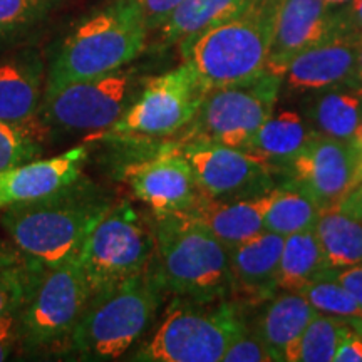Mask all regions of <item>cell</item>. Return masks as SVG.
Returning <instances> with one entry per match:
<instances>
[{"label":"cell","instance_id":"obj_18","mask_svg":"<svg viewBox=\"0 0 362 362\" xmlns=\"http://www.w3.org/2000/svg\"><path fill=\"white\" fill-rule=\"evenodd\" d=\"M86 158L88 149L78 146L49 160H33L0 171V208L39 200L76 183Z\"/></svg>","mask_w":362,"mask_h":362},{"label":"cell","instance_id":"obj_4","mask_svg":"<svg viewBox=\"0 0 362 362\" xmlns=\"http://www.w3.org/2000/svg\"><path fill=\"white\" fill-rule=\"evenodd\" d=\"M151 269L90 297L71 336L72 351L84 361H116L146 332L163 298Z\"/></svg>","mask_w":362,"mask_h":362},{"label":"cell","instance_id":"obj_9","mask_svg":"<svg viewBox=\"0 0 362 362\" xmlns=\"http://www.w3.org/2000/svg\"><path fill=\"white\" fill-rule=\"evenodd\" d=\"M282 78L269 71L259 78L208 90L180 143L200 141L242 149L274 115Z\"/></svg>","mask_w":362,"mask_h":362},{"label":"cell","instance_id":"obj_40","mask_svg":"<svg viewBox=\"0 0 362 362\" xmlns=\"http://www.w3.org/2000/svg\"><path fill=\"white\" fill-rule=\"evenodd\" d=\"M351 86L362 93V35H361V39H359V45H357L356 71H354V76H352Z\"/></svg>","mask_w":362,"mask_h":362},{"label":"cell","instance_id":"obj_11","mask_svg":"<svg viewBox=\"0 0 362 362\" xmlns=\"http://www.w3.org/2000/svg\"><path fill=\"white\" fill-rule=\"evenodd\" d=\"M131 81L124 69L76 81L44 94L40 112L49 124L64 131H106L128 110Z\"/></svg>","mask_w":362,"mask_h":362},{"label":"cell","instance_id":"obj_28","mask_svg":"<svg viewBox=\"0 0 362 362\" xmlns=\"http://www.w3.org/2000/svg\"><path fill=\"white\" fill-rule=\"evenodd\" d=\"M39 267L29 264L16 250L0 253V339H13V329L25 302L27 291Z\"/></svg>","mask_w":362,"mask_h":362},{"label":"cell","instance_id":"obj_23","mask_svg":"<svg viewBox=\"0 0 362 362\" xmlns=\"http://www.w3.org/2000/svg\"><path fill=\"white\" fill-rule=\"evenodd\" d=\"M362 115V93L349 84L317 90L307 110V126L317 134L354 141Z\"/></svg>","mask_w":362,"mask_h":362},{"label":"cell","instance_id":"obj_22","mask_svg":"<svg viewBox=\"0 0 362 362\" xmlns=\"http://www.w3.org/2000/svg\"><path fill=\"white\" fill-rule=\"evenodd\" d=\"M253 8L248 0H183L160 29L161 47H185L211 27Z\"/></svg>","mask_w":362,"mask_h":362},{"label":"cell","instance_id":"obj_6","mask_svg":"<svg viewBox=\"0 0 362 362\" xmlns=\"http://www.w3.org/2000/svg\"><path fill=\"white\" fill-rule=\"evenodd\" d=\"M275 7H253L180 47L183 61L194 67L208 90L245 83L267 72Z\"/></svg>","mask_w":362,"mask_h":362},{"label":"cell","instance_id":"obj_25","mask_svg":"<svg viewBox=\"0 0 362 362\" xmlns=\"http://www.w3.org/2000/svg\"><path fill=\"white\" fill-rule=\"evenodd\" d=\"M312 129L296 111L272 115L242 149L264 158L272 166H284L305 146Z\"/></svg>","mask_w":362,"mask_h":362},{"label":"cell","instance_id":"obj_8","mask_svg":"<svg viewBox=\"0 0 362 362\" xmlns=\"http://www.w3.org/2000/svg\"><path fill=\"white\" fill-rule=\"evenodd\" d=\"M208 89L188 61L144 81L139 96L106 134L116 141H144L171 136L192 123Z\"/></svg>","mask_w":362,"mask_h":362},{"label":"cell","instance_id":"obj_2","mask_svg":"<svg viewBox=\"0 0 362 362\" xmlns=\"http://www.w3.org/2000/svg\"><path fill=\"white\" fill-rule=\"evenodd\" d=\"M156 252L151 269L165 292L211 302L232 298L230 250L205 225L185 214H153Z\"/></svg>","mask_w":362,"mask_h":362},{"label":"cell","instance_id":"obj_10","mask_svg":"<svg viewBox=\"0 0 362 362\" xmlns=\"http://www.w3.org/2000/svg\"><path fill=\"white\" fill-rule=\"evenodd\" d=\"M90 300V291L79 259L37 272L21 309V336L30 349L54 347L71 341Z\"/></svg>","mask_w":362,"mask_h":362},{"label":"cell","instance_id":"obj_33","mask_svg":"<svg viewBox=\"0 0 362 362\" xmlns=\"http://www.w3.org/2000/svg\"><path fill=\"white\" fill-rule=\"evenodd\" d=\"M223 362H272V357L267 351L260 334H250V329L245 334L235 339L223 354Z\"/></svg>","mask_w":362,"mask_h":362},{"label":"cell","instance_id":"obj_14","mask_svg":"<svg viewBox=\"0 0 362 362\" xmlns=\"http://www.w3.org/2000/svg\"><path fill=\"white\" fill-rule=\"evenodd\" d=\"M124 180L153 214H187L202 194L192 165L178 146L126 166Z\"/></svg>","mask_w":362,"mask_h":362},{"label":"cell","instance_id":"obj_1","mask_svg":"<svg viewBox=\"0 0 362 362\" xmlns=\"http://www.w3.org/2000/svg\"><path fill=\"white\" fill-rule=\"evenodd\" d=\"M111 208L106 197L76 181L49 197L4 208L0 221L22 259L39 269H52L78 259Z\"/></svg>","mask_w":362,"mask_h":362},{"label":"cell","instance_id":"obj_20","mask_svg":"<svg viewBox=\"0 0 362 362\" xmlns=\"http://www.w3.org/2000/svg\"><path fill=\"white\" fill-rule=\"evenodd\" d=\"M42 106V62L24 52L0 64V121L25 129Z\"/></svg>","mask_w":362,"mask_h":362},{"label":"cell","instance_id":"obj_26","mask_svg":"<svg viewBox=\"0 0 362 362\" xmlns=\"http://www.w3.org/2000/svg\"><path fill=\"white\" fill-rule=\"evenodd\" d=\"M314 233L332 270L362 264V220L329 208L320 214Z\"/></svg>","mask_w":362,"mask_h":362},{"label":"cell","instance_id":"obj_15","mask_svg":"<svg viewBox=\"0 0 362 362\" xmlns=\"http://www.w3.org/2000/svg\"><path fill=\"white\" fill-rule=\"evenodd\" d=\"M336 8L325 0H279L272 24L267 71L284 78L292 59L339 33Z\"/></svg>","mask_w":362,"mask_h":362},{"label":"cell","instance_id":"obj_3","mask_svg":"<svg viewBox=\"0 0 362 362\" xmlns=\"http://www.w3.org/2000/svg\"><path fill=\"white\" fill-rule=\"evenodd\" d=\"M148 27L134 0H112L74 27L54 57L45 93L123 69L146 45Z\"/></svg>","mask_w":362,"mask_h":362},{"label":"cell","instance_id":"obj_37","mask_svg":"<svg viewBox=\"0 0 362 362\" xmlns=\"http://www.w3.org/2000/svg\"><path fill=\"white\" fill-rule=\"evenodd\" d=\"M332 277L336 279L337 282L356 298L357 304L362 307V264L337 270Z\"/></svg>","mask_w":362,"mask_h":362},{"label":"cell","instance_id":"obj_46","mask_svg":"<svg viewBox=\"0 0 362 362\" xmlns=\"http://www.w3.org/2000/svg\"><path fill=\"white\" fill-rule=\"evenodd\" d=\"M6 248H7V247H6V245H4V242H2V238H0V253H2V252H4V250H6Z\"/></svg>","mask_w":362,"mask_h":362},{"label":"cell","instance_id":"obj_43","mask_svg":"<svg viewBox=\"0 0 362 362\" xmlns=\"http://www.w3.org/2000/svg\"><path fill=\"white\" fill-rule=\"evenodd\" d=\"M253 7H264V6H270L269 0H248Z\"/></svg>","mask_w":362,"mask_h":362},{"label":"cell","instance_id":"obj_41","mask_svg":"<svg viewBox=\"0 0 362 362\" xmlns=\"http://www.w3.org/2000/svg\"><path fill=\"white\" fill-rule=\"evenodd\" d=\"M12 339H0V361H6L11 354Z\"/></svg>","mask_w":362,"mask_h":362},{"label":"cell","instance_id":"obj_13","mask_svg":"<svg viewBox=\"0 0 362 362\" xmlns=\"http://www.w3.org/2000/svg\"><path fill=\"white\" fill-rule=\"evenodd\" d=\"M356 165L352 141L327 138L312 131L305 146L285 165L288 183L309 194L320 210L336 208L351 192Z\"/></svg>","mask_w":362,"mask_h":362},{"label":"cell","instance_id":"obj_35","mask_svg":"<svg viewBox=\"0 0 362 362\" xmlns=\"http://www.w3.org/2000/svg\"><path fill=\"white\" fill-rule=\"evenodd\" d=\"M334 362H362V334L351 324L342 330Z\"/></svg>","mask_w":362,"mask_h":362},{"label":"cell","instance_id":"obj_47","mask_svg":"<svg viewBox=\"0 0 362 362\" xmlns=\"http://www.w3.org/2000/svg\"><path fill=\"white\" fill-rule=\"evenodd\" d=\"M269 4H270V6H277L279 0H269Z\"/></svg>","mask_w":362,"mask_h":362},{"label":"cell","instance_id":"obj_24","mask_svg":"<svg viewBox=\"0 0 362 362\" xmlns=\"http://www.w3.org/2000/svg\"><path fill=\"white\" fill-rule=\"evenodd\" d=\"M336 272L325 260L314 230L285 237L277 274L280 292H300L307 285L330 277Z\"/></svg>","mask_w":362,"mask_h":362},{"label":"cell","instance_id":"obj_5","mask_svg":"<svg viewBox=\"0 0 362 362\" xmlns=\"http://www.w3.org/2000/svg\"><path fill=\"white\" fill-rule=\"evenodd\" d=\"M233 298L202 302L176 297L156 332L136 351L143 362H220L248 325Z\"/></svg>","mask_w":362,"mask_h":362},{"label":"cell","instance_id":"obj_16","mask_svg":"<svg viewBox=\"0 0 362 362\" xmlns=\"http://www.w3.org/2000/svg\"><path fill=\"white\" fill-rule=\"evenodd\" d=\"M359 39L361 35L339 30L293 57L282 79L296 93H317L336 86H351Z\"/></svg>","mask_w":362,"mask_h":362},{"label":"cell","instance_id":"obj_30","mask_svg":"<svg viewBox=\"0 0 362 362\" xmlns=\"http://www.w3.org/2000/svg\"><path fill=\"white\" fill-rule=\"evenodd\" d=\"M300 293L319 314L337 317L347 322L362 319V307L332 275L307 285Z\"/></svg>","mask_w":362,"mask_h":362},{"label":"cell","instance_id":"obj_19","mask_svg":"<svg viewBox=\"0 0 362 362\" xmlns=\"http://www.w3.org/2000/svg\"><path fill=\"white\" fill-rule=\"evenodd\" d=\"M270 202L272 192L248 200H215L202 193L185 215L205 225L230 248L264 232V216Z\"/></svg>","mask_w":362,"mask_h":362},{"label":"cell","instance_id":"obj_34","mask_svg":"<svg viewBox=\"0 0 362 362\" xmlns=\"http://www.w3.org/2000/svg\"><path fill=\"white\" fill-rule=\"evenodd\" d=\"M134 2L141 8L144 24L149 33L160 29L183 0H134Z\"/></svg>","mask_w":362,"mask_h":362},{"label":"cell","instance_id":"obj_39","mask_svg":"<svg viewBox=\"0 0 362 362\" xmlns=\"http://www.w3.org/2000/svg\"><path fill=\"white\" fill-rule=\"evenodd\" d=\"M356 148V165H354V173H352L351 180V189H354L357 185L362 183V141L352 143Z\"/></svg>","mask_w":362,"mask_h":362},{"label":"cell","instance_id":"obj_42","mask_svg":"<svg viewBox=\"0 0 362 362\" xmlns=\"http://www.w3.org/2000/svg\"><path fill=\"white\" fill-rule=\"evenodd\" d=\"M349 2H351V0H325V4H327L330 8L342 7V6H346V4H349Z\"/></svg>","mask_w":362,"mask_h":362},{"label":"cell","instance_id":"obj_31","mask_svg":"<svg viewBox=\"0 0 362 362\" xmlns=\"http://www.w3.org/2000/svg\"><path fill=\"white\" fill-rule=\"evenodd\" d=\"M52 2L54 0H0V40L37 24Z\"/></svg>","mask_w":362,"mask_h":362},{"label":"cell","instance_id":"obj_45","mask_svg":"<svg viewBox=\"0 0 362 362\" xmlns=\"http://www.w3.org/2000/svg\"><path fill=\"white\" fill-rule=\"evenodd\" d=\"M349 324L357 330V332L362 334V319L361 320H354V322H349Z\"/></svg>","mask_w":362,"mask_h":362},{"label":"cell","instance_id":"obj_17","mask_svg":"<svg viewBox=\"0 0 362 362\" xmlns=\"http://www.w3.org/2000/svg\"><path fill=\"white\" fill-rule=\"evenodd\" d=\"M284 243L282 235L264 230L228 248L233 300L257 304L275 296L279 291L277 274Z\"/></svg>","mask_w":362,"mask_h":362},{"label":"cell","instance_id":"obj_7","mask_svg":"<svg viewBox=\"0 0 362 362\" xmlns=\"http://www.w3.org/2000/svg\"><path fill=\"white\" fill-rule=\"evenodd\" d=\"M155 252V233L149 218H143L126 202L112 206L90 232L78 257L90 297L146 274Z\"/></svg>","mask_w":362,"mask_h":362},{"label":"cell","instance_id":"obj_12","mask_svg":"<svg viewBox=\"0 0 362 362\" xmlns=\"http://www.w3.org/2000/svg\"><path fill=\"white\" fill-rule=\"evenodd\" d=\"M192 165L198 188L215 200H248L274 189V168L264 158L214 143L178 144Z\"/></svg>","mask_w":362,"mask_h":362},{"label":"cell","instance_id":"obj_38","mask_svg":"<svg viewBox=\"0 0 362 362\" xmlns=\"http://www.w3.org/2000/svg\"><path fill=\"white\" fill-rule=\"evenodd\" d=\"M336 208L339 211H342V214L362 220V183L357 185L354 189H351V192L337 203Z\"/></svg>","mask_w":362,"mask_h":362},{"label":"cell","instance_id":"obj_36","mask_svg":"<svg viewBox=\"0 0 362 362\" xmlns=\"http://www.w3.org/2000/svg\"><path fill=\"white\" fill-rule=\"evenodd\" d=\"M337 24L342 33L362 35V0H351L336 8Z\"/></svg>","mask_w":362,"mask_h":362},{"label":"cell","instance_id":"obj_44","mask_svg":"<svg viewBox=\"0 0 362 362\" xmlns=\"http://www.w3.org/2000/svg\"><path fill=\"white\" fill-rule=\"evenodd\" d=\"M357 141H362V115H361V123H359V128H357V133H356V138L352 143H357Z\"/></svg>","mask_w":362,"mask_h":362},{"label":"cell","instance_id":"obj_32","mask_svg":"<svg viewBox=\"0 0 362 362\" xmlns=\"http://www.w3.org/2000/svg\"><path fill=\"white\" fill-rule=\"evenodd\" d=\"M39 144L25 129L0 121V171L37 158Z\"/></svg>","mask_w":362,"mask_h":362},{"label":"cell","instance_id":"obj_29","mask_svg":"<svg viewBox=\"0 0 362 362\" xmlns=\"http://www.w3.org/2000/svg\"><path fill=\"white\" fill-rule=\"evenodd\" d=\"M347 320L317 312L297 344L293 362H334Z\"/></svg>","mask_w":362,"mask_h":362},{"label":"cell","instance_id":"obj_27","mask_svg":"<svg viewBox=\"0 0 362 362\" xmlns=\"http://www.w3.org/2000/svg\"><path fill=\"white\" fill-rule=\"evenodd\" d=\"M320 206L296 185L285 183L272 189V202L264 216V230L282 237L314 230Z\"/></svg>","mask_w":362,"mask_h":362},{"label":"cell","instance_id":"obj_21","mask_svg":"<svg viewBox=\"0 0 362 362\" xmlns=\"http://www.w3.org/2000/svg\"><path fill=\"white\" fill-rule=\"evenodd\" d=\"M317 310L300 292H280L270 298L260 320V334L272 361H296L297 344Z\"/></svg>","mask_w":362,"mask_h":362}]
</instances>
